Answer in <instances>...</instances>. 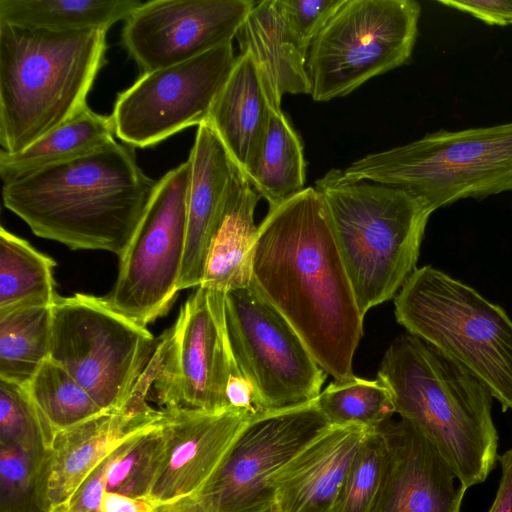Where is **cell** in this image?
Returning <instances> with one entry per match:
<instances>
[{
	"mask_svg": "<svg viewBox=\"0 0 512 512\" xmlns=\"http://www.w3.org/2000/svg\"><path fill=\"white\" fill-rule=\"evenodd\" d=\"M343 174L404 189L433 212L461 199L512 192V122L429 133L357 159Z\"/></svg>",
	"mask_w": 512,
	"mask_h": 512,
	"instance_id": "52a82bcc",
	"label": "cell"
},
{
	"mask_svg": "<svg viewBox=\"0 0 512 512\" xmlns=\"http://www.w3.org/2000/svg\"><path fill=\"white\" fill-rule=\"evenodd\" d=\"M315 404L331 426L377 430L396 413L392 394L384 383L355 375L329 384Z\"/></svg>",
	"mask_w": 512,
	"mask_h": 512,
	"instance_id": "f1b7e54d",
	"label": "cell"
},
{
	"mask_svg": "<svg viewBox=\"0 0 512 512\" xmlns=\"http://www.w3.org/2000/svg\"><path fill=\"white\" fill-rule=\"evenodd\" d=\"M377 379L395 412L441 453L466 488L486 480L498 459L492 393L459 364L412 334L396 337Z\"/></svg>",
	"mask_w": 512,
	"mask_h": 512,
	"instance_id": "3957f363",
	"label": "cell"
},
{
	"mask_svg": "<svg viewBox=\"0 0 512 512\" xmlns=\"http://www.w3.org/2000/svg\"><path fill=\"white\" fill-rule=\"evenodd\" d=\"M421 6L414 0H343L312 41L314 101L344 97L411 58Z\"/></svg>",
	"mask_w": 512,
	"mask_h": 512,
	"instance_id": "ba28073f",
	"label": "cell"
},
{
	"mask_svg": "<svg viewBox=\"0 0 512 512\" xmlns=\"http://www.w3.org/2000/svg\"><path fill=\"white\" fill-rule=\"evenodd\" d=\"M364 317L396 297L416 270L421 242L433 210L404 189L347 179L332 168L316 180Z\"/></svg>",
	"mask_w": 512,
	"mask_h": 512,
	"instance_id": "5b68a950",
	"label": "cell"
},
{
	"mask_svg": "<svg viewBox=\"0 0 512 512\" xmlns=\"http://www.w3.org/2000/svg\"><path fill=\"white\" fill-rule=\"evenodd\" d=\"M236 60L228 42L187 61L142 73L117 97L111 115L115 135L130 147L146 148L206 122Z\"/></svg>",
	"mask_w": 512,
	"mask_h": 512,
	"instance_id": "7c38bea8",
	"label": "cell"
},
{
	"mask_svg": "<svg viewBox=\"0 0 512 512\" xmlns=\"http://www.w3.org/2000/svg\"><path fill=\"white\" fill-rule=\"evenodd\" d=\"M159 359L153 356L122 405L59 432L38 466L37 494L44 512L62 505L113 451L131 436L160 423L150 404Z\"/></svg>",
	"mask_w": 512,
	"mask_h": 512,
	"instance_id": "9a60e30c",
	"label": "cell"
},
{
	"mask_svg": "<svg viewBox=\"0 0 512 512\" xmlns=\"http://www.w3.org/2000/svg\"><path fill=\"white\" fill-rule=\"evenodd\" d=\"M305 169L298 134L282 110L272 108L262 146L246 177L273 209L305 189Z\"/></svg>",
	"mask_w": 512,
	"mask_h": 512,
	"instance_id": "484cf974",
	"label": "cell"
},
{
	"mask_svg": "<svg viewBox=\"0 0 512 512\" xmlns=\"http://www.w3.org/2000/svg\"><path fill=\"white\" fill-rule=\"evenodd\" d=\"M155 185L130 146L113 140L3 185L2 198L5 207L38 237L73 250L108 251L120 258Z\"/></svg>",
	"mask_w": 512,
	"mask_h": 512,
	"instance_id": "7a4b0ae2",
	"label": "cell"
},
{
	"mask_svg": "<svg viewBox=\"0 0 512 512\" xmlns=\"http://www.w3.org/2000/svg\"><path fill=\"white\" fill-rule=\"evenodd\" d=\"M272 108L258 66L248 53L240 52L206 122L246 176L262 146Z\"/></svg>",
	"mask_w": 512,
	"mask_h": 512,
	"instance_id": "7402d4cb",
	"label": "cell"
},
{
	"mask_svg": "<svg viewBox=\"0 0 512 512\" xmlns=\"http://www.w3.org/2000/svg\"><path fill=\"white\" fill-rule=\"evenodd\" d=\"M252 285L335 381L352 377L363 320L321 194L308 187L258 226Z\"/></svg>",
	"mask_w": 512,
	"mask_h": 512,
	"instance_id": "6da1fadb",
	"label": "cell"
},
{
	"mask_svg": "<svg viewBox=\"0 0 512 512\" xmlns=\"http://www.w3.org/2000/svg\"><path fill=\"white\" fill-rule=\"evenodd\" d=\"M106 32H57L0 23V145L30 146L87 105L106 62Z\"/></svg>",
	"mask_w": 512,
	"mask_h": 512,
	"instance_id": "277c9868",
	"label": "cell"
},
{
	"mask_svg": "<svg viewBox=\"0 0 512 512\" xmlns=\"http://www.w3.org/2000/svg\"><path fill=\"white\" fill-rule=\"evenodd\" d=\"M52 306L0 312V379L26 387L49 359Z\"/></svg>",
	"mask_w": 512,
	"mask_h": 512,
	"instance_id": "83f0119b",
	"label": "cell"
},
{
	"mask_svg": "<svg viewBox=\"0 0 512 512\" xmlns=\"http://www.w3.org/2000/svg\"><path fill=\"white\" fill-rule=\"evenodd\" d=\"M225 293L197 287L175 324L159 339L162 360L152 398L160 409L221 412L234 358L225 318Z\"/></svg>",
	"mask_w": 512,
	"mask_h": 512,
	"instance_id": "4fadbf2b",
	"label": "cell"
},
{
	"mask_svg": "<svg viewBox=\"0 0 512 512\" xmlns=\"http://www.w3.org/2000/svg\"><path fill=\"white\" fill-rule=\"evenodd\" d=\"M38 466L20 447L0 444V512H44L37 494Z\"/></svg>",
	"mask_w": 512,
	"mask_h": 512,
	"instance_id": "836d02e7",
	"label": "cell"
},
{
	"mask_svg": "<svg viewBox=\"0 0 512 512\" xmlns=\"http://www.w3.org/2000/svg\"><path fill=\"white\" fill-rule=\"evenodd\" d=\"M235 38L258 66L274 109L285 93L311 95L309 47L292 30L282 0L255 3Z\"/></svg>",
	"mask_w": 512,
	"mask_h": 512,
	"instance_id": "44dd1931",
	"label": "cell"
},
{
	"mask_svg": "<svg viewBox=\"0 0 512 512\" xmlns=\"http://www.w3.org/2000/svg\"><path fill=\"white\" fill-rule=\"evenodd\" d=\"M139 0H0V23L57 32L107 31L126 20Z\"/></svg>",
	"mask_w": 512,
	"mask_h": 512,
	"instance_id": "d4e9b609",
	"label": "cell"
},
{
	"mask_svg": "<svg viewBox=\"0 0 512 512\" xmlns=\"http://www.w3.org/2000/svg\"><path fill=\"white\" fill-rule=\"evenodd\" d=\"M244 512H276L273 504L259 506Z\"/></svg>",
	"mask_w": 512,
	"mask_h": 512,
	"instance_id": "60d3db41",
	"label": "cell"
},
{
	"mask_svg": "<svg viewBox=\"0 0 512 512\" xmlns=\"http://www.w3.org/2000/svg\"><path fill=\"white\" fill-rule=\"evenodd\" d=\"M112 453L88 475L62 505L52 512H101V502L107 488V470Z\"/></svg>",
	"mask_w": 512,
	"mask_h": 512,
	"instance_id": "d590c367",
	"label": "cell"
},
{
	"mask_svg": "<svg viewBox=\"0 0 512 512\" xmlns=\"http://www.w3.org/2000/svg\"><path fill=\"white\" fill-rule=\"evenodd\" d=\"M385 452L379 429L369 430L351 461L332 512H372L381 483Z\"/></svg>",
	"mask_w": 512,
	"mask_h": 512,
	"instance_id": "d6a6232c",
	"label": "cell"
},
{
	"mask_svg": "<svg viewBox=\"0 0 512 512\" xmlns=\"http://www.w3.org/2000/svg\"><path fill=\"white\" fill-rule=\"evenodd\" d=\"M54 439L26 387L0 379V444L18 446L40 464Z\"/></svg>",
	"mask_w": 512,
	"mask_h": 512,
	"instance_id": "1f68e13d",
	"label": "cell"
},
{
	"mask_svg": "<svg viewBox=\"0 0 512 512\" xmlns=\"http://www.w3.org/2000/svg\"><path fill=\"white\" fill-rule=\"evenodd\" d=\"M166 458L148 497L155 504L198 494L215 474L249 420L221 412L163 409Z\"/></svg>",
	"mask_w": 512,
	"mask_h": 512,
	"instance_id": "ac0fdd59",
	"label": "cell"
},
{
	"mask_svg": "<svg viewBox=\"0 0 512 512\" xmlns=\"http://www.w3.org/2000/svg\"><path fill=\"white\" fill-rule=\"evenodd\" d=\"M256 2L153 0L126 20L122 43L142 73L204 54L236 37Z\"/></svg>",
	"mask_w": 512,
	"mask_h": 512,
	"instance_id": "2e32d148",
	"label": "cell"
},
{
	"mask_svg": "<svg viewBox=\"0 0 512 512\" xmlns=\"http://www.w3.org/2000/svg\"><path fill=\"white\" fill-rule=\"evenodd\" d=\"M501 477L494 501L487 512H512V448L498 457Z\"/></svg>",
	"mask_w": 512,
	"mask_h": 512,
	"instance_id": "74e56055",
	"label": "cell"
},
{
	"mask_svg": "<svg viewBox=\"0 0 512 512\" xmlns=\"http://www.w3.org/2000/svg\"><path fill=\"white\" fill-rule=\"evenodd\" d=\"M331 425L315 401L247 421L221 465L197 494L208 512L273 504L270 477Z\"/></svg>",
	"mask_w": 512,
	"mask_h": 512,
	"instance_id": "5bb4252c",
	"label": "cell"
},
{
	"mask_svg": "<svg viewBox=\"0 0 512 512\" xmlns=\"http://www.w3.org/2000/svg\"><path fill=\"white\" fill-rule=\"evenodd\" d=\"M165 458L166 436L162 419L157 425L128 438L112 453L106 490L148 499Z\"/></svg>",
	"mask_w": 512,
	"mask_h": 512,
	"instance_id": "f546056e",
	"label": "cell"
},
{
	"mask_svg": "<svg viewBox=\"0 0 512 512\" xmlns=\"http://www.w3.org/2000/svg\"><path fill=\"white\" fill-rule=\"evenodd\" d=\"M379 431L386 452L372 512H460L467 488L437 448L402 418Z\"/></svg>",
	"mask_w": 512,
	"mask_h": 512,
	"instance_id": "e0dca14e",
	"label": "cell"
},
{
	"mask_svg": "<svg viewBox=\"0 0 512 512\" xmlns=\"http://www.w3.org/2000/svg\"><path fill=\"white\" fill-rule=\"evenodd\" d=\"M438 2L469 13L489 25H512V0H440Z\"/></svg>",
	"mask_w": 512,
	"mask_h": 512,
	"instance_id": "8d00e7d4",
	"label": "cell"
},
{
	"mask_svg": "<svg viewBox=\"0 0 512 512\" xmlns=\"http://www.w3.org/2000/svg\"><path fill=\"white\" fill-rule=\"evenodd\" d=\"M400 325L480 380L512 409V320L472 287L423 266L394 300Z\"/></svg>",
	"mask_w": 512,
	"mask_h": 512,
	"instance_id": "8992f818",
	"label": "cell"
},
{
	"mask_svg": "<svg viewBox=\"0 0 512 512\" xmlns=\"http://www.w3.org/2000/svg\"><path fill=\"white\" fill-rule=\"evenodd\" d=\"M260 195L235 167L210 243L199 287L227 293L250 286L258 226L254 212Z\"/></svg>",
	"mask_w": 512,
	"mask_h": 512,
	"instance_id": "603a6c76",
	"label": "cell"
},
{
	"mask_svg": "<svg viewBox=\"0 0 512 512\" xmlns=\"http://www.w3.org/2000/svg\"><path fill=\"white\" fill-rule=\"evenodd\" d=\"M153 512H208L197 494L156 504Z\"/></svg>",
	"mask_w": 512,
	"mask_h": 512,
	"instance_id": "ab89813d",
	"label": "cell"
},
{
	"mask_svg": "<svg viewBox=\"0 0 512 512\" xmlns=\"http://www.w3.org/2000/svg\"><path fill=\"white\" fill-rule=\"evenodd\" d=\"M26 389L55 437L103 411L67 371L50 359L42 364Z\"/></svg>",
	"mask_w": 512,
	"mask_h": 512,
	"instance_id": "4dcf8cb0",
	"label": "cell"
},
{
	"mask_svg": "<svg viewBox=\"0 0 512 512\" xmlns=\"http://www.w3.org/2000/svg\"><path fill=\"white\" fill-rule=\"evenodd\" d=\"M114 135L111 116L98 114L86 106L73 118L25 149L16 153L0 150L2 183H12L89 153L115 140Z\"/></svg>",
	"mask_w": 512,
	"mask_h": 512,
	"instance_id": "cb8c5ba5",
	"label": "cell"
},
{
	"mask_svg": "<svg viewBox=\"0 0 512 512\" xmlns=\"http://www.w3.org/2000/svg\"><path fill=\"white\" fill-rule=\"evenodd\" d=\"M187 236L178 290L199 287L222 204L236 167L218 134L207 122L197 128L190 151Z\"/></svg>",
	"mask_w": 512,
	"mask_h": 512,
	"instance_id": "ffe728a7",
	"label": "cell"
},
{
	"mask_svg": "<svg viewBox=\"0 0 512 512\" xmlns=\"http://www.w3.org/2000/svg\"><path fill=\"white\" fill-rule=\"evenodd\" d=\"M289 24L309 48L343 0H282Z\"/></svg>",
	"mask_w": 512,
	"mask_h": 512,
	"instance_id": "e575fe53",
	"label": "cell"
},
{
	"mask_svg": "<svg viewBox=\"0 0 512 512\" xmlns=\"http://www.w3.org/2000/svg\"><path fill=\"white\" fill-rule=\"evenodd\" d=\"M190 161L156 182L124 254L112 290L103 298L142 327L165 315L179 292L187 236Z\"/></svg>",
	"mask_w": 512,
	"mask_h": 512,
	"instance_id": "30bf717a",
	"label": "cell"
},
{
	"mask_svg": "<svg viewBox=\"0 0 512 512\" xmlns=\"http://www.w3.org/2000/svg\"><path fill=\"white\" fill-rule=\"evenodd\" d=\"M224 318L233 358L266 411L315 401L326 372L288 320L252 283L225 293Z\"/></svg>",
	"mask_w": 512,
	"mask_h": 512,
	"instance_id": "8fae6325",
	"label": "cell"
},
{
	"mask_svg": "<svg viewBox=\"0 0 512 512\" xmlns=\"http://www.w3.org/2000/svg\"><path fill=\"white\" fill-rule=\"evenodd\" d=\"M156 504L145 498L127 496L106 490L102 497L101 512H153Z\"/></svg>",
	"mask_w": 512,
	"mask_h": 512,
	"instance_id": "f35d334b",
	"label": "cell"
},
{
	"mask_svg": "<svg viewBox=\"0 0 512 512\" xmlns=\"http://www.w3.org/2000/svg\"><path fill=\"white\" fill-rule=\"evenodd\" d=\"M369 429L331 426L269 479L276 512H332Z\"/></svg>",
	"mask_w": 512,
	"mask_h": 512,
	"instance_id": "d6986e66",
	"label": "cell"
},
{
	"mask_svg": "<svg viewBox=\"0 0 512 512\" xmlns=\"http://www.w3.org/2000/svg\"><path fill=\"white\" fill-rule=\"evenodd\" d=\"M56 262L3 226L0 228V312L52 306Z\"/></svg>",
	"mask_w": 512,
	"mask_h": 512,
	"instance_id": "4316f807",
	"label": "cell"
},
{
	"mask_svg": "<svg viewBox=\"0 0 512 512\" xmlns=\"http://www.w3.org/2000/svg\"><path fill=\"white\" fill-rule=\"evenodd\" d=\"M157 342L103 297L57 295L49 359L67 371L103 409L122 405L152 358Z\"/></svg>",
	"mask_w": 512,
	"mask_h": 512,
	"instance_id": "9c48e42d",
	"label": "cell"
}]
</instances>
